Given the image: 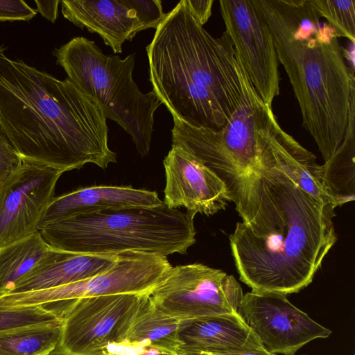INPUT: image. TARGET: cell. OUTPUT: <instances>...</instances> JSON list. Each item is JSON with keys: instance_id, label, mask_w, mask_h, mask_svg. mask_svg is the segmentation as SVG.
<instances>
[{"instance_id": "3", "label": "cell", "mask_w": 355, "mask_h": 355, "mask_svg": "<svg viewBox=\"0 0 355 355\" xmlns=\"http://www.w3.org/2000/svg\"><path fill=\"white\" fill-rule=\"evenodd\" d=\"M299 105L303 128L324 163L341 146L355 107L354 69L334 28L311 0H254Z\"/></svg>"}, {"instance_id": "13", "label": "cell", "mask_w": 355, "mask_h": 355, "mask_svg": "<svg viewBox=\"0 0 355 355\" xmlns=\"http://www.w3.org/2000/svg\"><path fill=\"white\" fill-rule=\"evenodd\" d=\"M62 172L22 162L0 184V246L37 231Z\"/></svg>"}, {"instance_id": "31", "label": "cell", "mask_w": 355, "mask_h": 355, "mask_svg": "<svg viewBox=\"0 0 355 355\" xmlns=\"http://www.w3.org/2000/svg\"><path fill=\"white\" fill-rule=\"evenodd\" d=\"M35 2L37 6V12L54 23L58 17V4L60 1H35Z\"/></svg>"}, {"instance_id": "32", "label": "cell", "mask_w": 355, "mask_h": 355, "mask_svg": "<svg viewBox=\"0 0 355 355\" xmlns=\"http://www.w3.org/2000/svg\"><path fill=\"white\" fill-rule=\"evenodd\" d=\"M139 355H162L156 349L148 347L147 349Z\"/></svg>"}, {"instance_id": "11", "label": "cell", "mask_w": 355, "mask_h": 355, "mask_svg": "<svg viewBox=\"0 0 355 355\" xmlns=\"http://www.w3.org/2000/svg\"><path fill=\"white\" fill-rule=\"evenodd\" d=\"M225 32L257 94L268 106L279 94V62L272 36L254 0H220Z\"/></svg>"}, {"instance_id": "24", "label": "cell", "mask_w": 355, "mask_h": 355, "mask_svg": "<svg viewBox=\"0 0 355 355\" xmlns=\"http://www.w3.org/2000/svg\"><path fill=\"white\" fill-rule=\"evenodd\" d=\"M320 17L334 28L338 37L355 42V0H311Z\"/></svg>"}, {"instance_id": "21", "label": "cell", "mask_w": 355, "mask_h": 355, "mask_svg": "<svg viewBox=\"0 0 355 355\" xmlns=\"http://www.w3.org/2000/svg\"><path fill=\"white\" fill-rule=\"evenodd\" d=\"M355 107L350 113L345 139L334 156L322 165L324 189L336 207L355 199Z\"/></svg>"}, {"instance_id": "10", "label": "cell", "mask_w": 355, "mask_h": 355, "mask_svg": "<svg viewBox=\"0 0 355 355\" xmlns=\"http://www.w3.org/2000/svg\"><path fill=\"white\" fill-rule=\"evenodd\" d=\"M171 268L167 257L139 251L124 252L118 254L110 268L89 279L55 288L8 293L1 300L6 307H19L107 295L150 294Z\"/></svg>"}, {"instance_id": "30", "label": "cell", "mask_w": 355, "mask_h": 355, "mask_svg": "<svg viewBox=\"0 0 355 355\" xmlns=\"http://www.w3.org/2000/svg\"><path fill=\"white\" fill-rule=\"evenodd\" d=\"M214 0H185V3L196 21L202 26L211 15Z\"/></svg>"}, {"instance_id": "17", "label": "cell", "mask_w": 355, "mask_h": 355, "mask_svg": "<svg viewBox=\"0 0 355 355\" xmlns=\"http://www.w3.org/2000/svg\"><path fill=\"white\" fill-rule=\"evenodd\" d=\"M260 148L270 162L298 187L334 206L323 187L322 165L317 164L311 152L282 128L275 114L261 137Z\"/></svg>"}, {"instance_id": "25", "label": "cell", "mask_w": 355, "mask_h": 355, "mask_svg": "<svg viewBox=\"0 0 355 355\" xmlns=\"http://www.w3.org/2000/svg\"><path fill=\"white\" fill-rule=\"evenodd\" d=\"M60 320L58 311L48 305L0 308V333Z\"/></svg>"}, {"instance_id": "22", "label": "cell", "mask_w": 355, "mask_h": 355, "mask_svg": "<svg viewBox=\"0 0 355 355\" xmlns=\"http://www.w3.org/2000/svg\"><path fill=\"white\" fill-rule=\"evenodd\" d=\"M52 248L40 231L0 246V296L11 292L48 256Z\"/></svg>"}, {"instance_id": "28", "label": "cell", "mask_w": 355, "mask_h": 355, "mask_svg": "<svg viewBox=\"0 0 355 355\" xmlns=\"http://www.w3.org/2000/svg\"><path fill=\"white\" fill-rule=\"evenodd\" d=\"M37 10L22 0H0V21H28Z\"/></svg>"}, {"instance_id": "14", "label": "cell", "mask_w": 355, "mask_h": 355, "mask_svg": "<svg viewBox=\"0 0 355 355\" xmlns=\"http://www.w3.org/2000/svg\"><path fill=\"white\" fill-rule=\"evenodd\" d=\"M163 164L166 175L164 202L171 209L184 207L193 217L211 216L232 201L226 183L196 157L172 145Z\"/></svg>"}, {"instance_id": "29", "label": "cell", "mask_w": 355, "mask_h": 355, "mask_svg": "<svg viewBox=\"0 0 355 355\" xmlns=\"http://www.w3.org/2000/svg\"><path fill=\"white\" fill-rule=\"evenodd\" d=\"M214 355H276L263 345L258 337L251 331L247 343L240 348L230 351L220 352Z\"/></svg>"}, {"instance_id": "9", "label": "cell", "mask_w": 355, "mask_h": 355, "mask_svg": "<svg viewBox=\"0 0 355 355\" xmlns=\"http://www.w3.org/2000/svg\"><path fill=\"white\" fill-rule=\"evenodd\" d=\"M243 296L233 275L201 263L172 267L149 294L155 308L182 322L238 313Z\"/></svg>"}, {"instance_id": "34", "label": "cell", "mask_w": 355, "mask_h": 355, "mask_svg": "<svg viewBox=\"0 0 355 355\" xmlns=\"http://www.w3.org/2000/svg\"><path fill=\"white\" fill-rule=\"evenodd\" d=\"M1 181H2V180H0V184H1Z\"/></svg>"}, {"instance_id": "12", "label": "cell", "mask_w": 355, "mask_h": 355, "mask_svg": "<svg viewBox=\"0 0 355 355\" xmlns=\"http://www.w3.org/2000/svg\"><path fill=\"white\" fill-rule=\"evenodd\" d=\"M286 295L252 291L243 295L238 313L266 349L294 355L310 341L329 337L331 331L295 307Z\"/></svg>"}, {"instance_id": "19", "label": "cell", "mask_w": 355, "mask_h": 355, "mask_svg": "<svg viewBox=\"0 0 355 355\" xmlns=\"http://www.w3.org/2000/svg\"><path fill=\"white\" fill-rule=\"evenodd\" d=\"M251 330L239 313L215 315L185 321L180 332L182 352L216 354L243 346Z\"/></svg>"}, {"instance_id": "20", "label": "cell", "mask_w": 355, "mask_h": 355, "mask_svg": "<svg viewBox=\"0 0 355 355\" xmlns=\"http://www.w3.org/2000/svg\"><path fill=\"white\" fill-rule=\"evenodd\" d=\"M184 322L162 313L153 305L148 295L130 327L123 347L143 350L150 347L162 355H177L181 345L180 332Z\"/></svg>"}, {"instance_id": "35", "label": "cell", "mask_w": 355, "mask_h": 355, "mask_svg": "<svg viewBox=\"0 0 355 355\" xmlns=\"http://www.w3.org/2000/svg\"><path fill=\"white\" fill-rule=\"evenodd\" d=\"M108 355H112V354H109Z\"/></svg>"}, {"instance_id": "4", "label": "cell", "mask_w": 355, "mask_h": 355, "mask_svg": "<svg viewBox=\"0 0 355 355\" xmlns=\"http://www.w3.org/2000/svg\"><path fill=\"white\" fill-rule=\"evenodd\" d=\"M146 52L152 91L173 116L212 130L230 121L241 102L243 85L225 31L214 37L182 0L165 13Z\"/></svg>"}, {"instance_id": "7", "label": "cell", "mask_w": 355, "mask_h": 355, "mask_svg": "<svg viewBox=\"0 0 355 355\" xmlns=\"http://www.w3.org/2000/svg\"><path fill=\"white\" fill-rule=\"evenodd\" d=\"M238 61L243 96L230 121L212 130L194 127L173 116L171 130L172 145L183 148L214 172L232 195L239 181L257 166L261 136L275 114L257 94Z\"/></svg>"}, {"instance_id": "1", "label": "cell", "mask_w": 355, "mask_h": 355, "mask_svg": "<svg viewBox=\"0 0 355 355\" xmlns=\"http://www.w3.org/2000/svg\"><path fill=\"white\" fill-rule=\"evenodd\" d=\"M232 201L243 220L229 236L240 280L258 292L288 295L306 287L337 241L336 207L298 187L261 148Z\"/></svg>"}, {"instance_id": "33", "label": "cell", "mask_w": 355, "mask_h": 355, "mask_svg": "<svg viewBox=\"0 0 355 355\" xmlns=\"http://www.w3.org/2000/svg\"><path fill=\"white\" fill-rule=\"evenodd\" d=\"M177 355H214V354L207 353V352H182V353H180V354H177Z\"/></svg>"}, {"instance_id": "26", "label": "cell", "mask_w": 355, "mask_h": 355, "mask_svg": "<svg viewBox=\"0 0 355 355\" xmlns=\"http://www.w3.org/2000/svg\"><path fill=\"white\" fill-rule=\"evenodd\" d=\"M128 2L135 10L143 25V31L150 28L156 29L165 15L159 0H128Z\"/></svg>"}, {"instance_id": "16", "label": "cell", "mask_w": 355, "mask_h": 355, "mask_svg": "<svg viewBox=\"0 0 355 355\" xmlns=\"http://www.w3.org/2000/svg\"><path fill=\"white\" fill-rule=\"evenodd\" d=\"M164 202L155 191L131 187L93 186L54 197L39 230L47 224L76 215L126 207H156Z\"/></svg>"}, {"instance_id": "2", "label": "cell", "mask_w": 355, "mask_h": 355, "mask_svg": "<svg viewBox=\"0 0 355 355\" xmlns=\"http://www.w3.org/2000/svg\"><path fill=\"white\" fill-rule=\"evenodd\" d=\"M0 46V125L22 162L65 172L116 162L100 105L68 78L59 80Z\"/></svg>"}, {"instance_id": "15", "label": "cell", "mask_w": 355, "mask_h": 355, "mask_svg": "<svg viewBox=\"0 0 355 355\" xmlns=\"http://www.w3.org/2000/svg\"><path fill=\"white\" fill-rule=\"evenodd\" d=\"M62 13L74 25L99 35L114 53L131 41L143 25L128 0H62Z\"/></svg>"}, {"instance_id": "18", "label": "cell", "mask_w": 355, "mask_h": 355, "mask_svg": "<svg viewBox=\"0 0 355 355\" xmlns=\"http://www.w3.org/2000/svg\"><path fill=\"white\" fill-rule=\"evenodd\" d=\"M117 258L118 254H93L52 248L48 256L9 293L55 288L83 281L107 270Z\"/></svg>"}, {"instance_id": "23", "label": "cell", "mask_w": 355, "mask_h": 355, "mask_svg": "<svg viewBox=\"0 0 355 355\" xmlns=\"http://www.w3.org/2000/svg\"><path fill=\"white\" fill-rule=\"evenodd\" d=\"M62 320L0 333V355H50L58 345Z\"/></svg>"}, {"instance_id": "6", "label": "cell", "mask_w": 355, "mask_h": 355, "mask_svg": "<svg viewBox=\"0 0 355 355\" xmlns=\"http://www.w3.org/2000/svg\"><path fill=\"white\" fill-rule=\"evenodd\" d=\"M67 78L94 99L105 117L132 137L141 157L150 150L154 114L162 103L153 92L144 94L133 80L135 54L122 59L106 55L96 43L75 37L53 51Z\"/></svg>"}, {"instance_id": "5", "label": "cell", "mask_w": 355, "mask_h": 355, "mask_svg": "<svg viewBox=\"0 0 355 355\" xmlns=\"http://www.w3.org/2000/svg\"><path fill=\"white\" fill-rule=\"evenodd\" d=\"M193 218L163 202L156 207H119L76 215L39 231L56 250L93 254L139 251L167 257L186 254L195 243Z\"/></svg>"}, {"instance_id": "8", "label": "cell", "mask_w": 355, "mask_h": 355, "mask_svg": "<svg viewBox=\"0 0 355 355\" xmlns=\"http://www.w3.org/2000/svg\"><path fill=\"white\" fill-rule=\"evenodd\" d=\"M149 294H114L58 303L60 341L51 355H108L123 347Z\"/></svg>"}, {"instance_id": "27", "label": "cell", "mask_w": 355, "mask_h": 355, "mask_svg": "<svg viewBox=\"0 0 355 355\" xmlns=\"http://www.w3.org/2000/svg\"><path fill=\"white\" fill-rule=\"evenodd\" d=\"M22 159L0 125V180L6 178Z\"/></svg>"}]
</instances>
